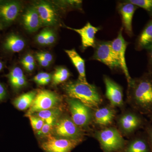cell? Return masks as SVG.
<instances>
[{
	"label": "cell",
	"instance_id": "6da1fadb",
	"mask_svg": "<svg viewBox=\"0 0 152 152\" xmlns=\"http://www.w3.org/2000/svg\"><path fill=\"white\" fill-rule=\"evenodd\" d=\"M127 101L133 110L140 113H152V74L145 73L132 79L128 84Z\"/></svg>",
	"mask_w": 152,
	"mask_h": 152
},
{
	"label": "cell",
	"instance_id": "7a4b0ae2",
	"mask_svg": "<svg viewBox=\"0 0 152 152\" xmlns=\"http://www.w3.org/2000/svg\"><path fill=\"white\" fill-rule=\"evenodd\" d=\"M64 89L69 98L80 101L94 110L99 108L102 102L96 87L89 83H84L79 80L69 82L64 86Z\"/></svg>",
	"mask_w": 152,
	"mask_h": 152
},
{
	"label": "cell",
	"instance_id": "3957f363",
	"mask_svg": "<svg viewBox=\"0 0 152 152\" xmlns=\"http://www.w3.org/2000/svg\"><path fill=\"white\" fill-rule=\"evenodd\" d=\"M94 137L103 152H119L126 143L119 131L114 127L104 128L97 131Z\"/></svg>",
	"mask_w": 152,
	"mask_h": 152
},
{
	"label": "cell",
	"instance_id": "277c9868",
	"mask_svg": "<svg viewBox=\"0 0 152 152\" xmlns=\"http://www.w3.org/2000/svg\"><path fill=\"white\" fill-rule=\"evenodd\" d=\"M147 122L142 114L134 110L124 112L117 119L118 130L126 136L132 135L136 131L144 129Z\"/></svg>",
	"mask_w": 152,
	"mask_h": 152
},
{
	"label": "cell",
	"instance_id": "5b68a950",
	"mask_svg": "<svg viewBox=\"0 0 152 152\" xmlns=\"http://www.w3.org/2000/svg\"><path fill=\"white\" fill-rule=\"evenodd\" d=\"M67 102L74 123L82 129L88 126L93 121L92 109L76 99L69 98Z\"/></svg>",
	"mask_w": 152,
	"mask_h": 152
},
{
	"label": "cell",
	"instance_id": "8992f818",
	"mask_svg": "<svg viewBox=\"0 0 152 152\" xmlns=\"http://www.w3.org/2000/svg\"><path fill=\"white\" fill-rule=\"evenodd\" d=\"M92 58L103 63L111 70L121 68L119 61L112 48L111 42H96Z\"/></svg>",
	"mask_w": 152,
	"mask_h": 152
},
{
	"label": "cell",
	"instance_id": "52a82bcc",
	"mask_svg": "<svg viewBox=\"0 0 152 152\" xmlns=\"http://www.w3.org/2000/svg\"><path fill=\"white\" fill-rule=\"evenodd\" d=\"M54 134L64 138L83 140L84 133L74 123L71 118L66 116L59 119L54 126Z\"/></svg>",
	"mask_w": 152,
	"mask_h": 152
},
{
	"label": "cell",
	"instance_id": "ba28073f",
	"mask_svg": "<svg viewBox=\"0 0 152 152\" xmlns=\"http://www.w3.org/2000/svg\"><path fill=\"white\" fill-rule=\"evenodd\" d=\"M59 102V98L55 93L48 90H40L25 116L28 117L38 112L55 108Z\"/></svg>",
	"mask_w": 152,
	"mask_h": 152
},
{
	"label": "cell",
	"instance_id": "9c48e42d",
	"mask_svg": "<svg viewBox=\"0 0 152 152\" xmlns=\"http://www.w3.org/2000/svg\"><path fill=\"white\" fill-rule=\"evenodd\" d=\"M83 140L57 137L50 135L41 143L40 147L45 152H71Z\"/></svg>",
	"mask_w": 152,
	"mask_h": 152
},
{
	"label": "cell",
	"instance_id": "30bf717a",
	"mask_svg": "<svg viewBox=\"0 0 152 152\" xmlns=\"http://www.w3.org/2000/svg\"><path fill=\"white\" fill-rule=\"evenodd\" d=\"M21 9L22 4L19 1H0V31L15 21Z\"/></svg>",
	"mask_w": 152,
	"mask_h": 152
},
{
	"label": "cell",
	"instance_id": "8fae6325",
	"mask_svg": "<svg viewBox=\"0 0 152 152\" xmlns=\"http://www.w3.org/2000/svg\"><path fill=\"white\" fill-rule=\"evenodd\" d=\"M123 28L120 29L117 38L111 42V44L113 50L119 61L121 69L124 72L128 83L129 84L132 80V78L129 73L125 57L126 50L129 43L125 40L123 37Z\"/></svg>",
	"mask_w": 152,
	"mask_h": 152
},
{
	"label": "cell",
	"instance_id": "7c38bea8",
	"mask_svg": "<svg viewBox=\"0 0 152 152\" xmlns=\"http://www.w3.org/2000/svg\"><path fill=\"white\" fill-rule=\"evenodd\" d=\"M34 6L39 14L42 26H53L58 23V14L50 3L40 1Z\"/></svg>",
	"mask_w": 152,
	"mask_h": 152
},
{
	"label": "cell",
	"instance_id": "4fadbf2b",
	"mask_svg": "<svg viewBox=\"0 0 152 152\" xmlns=\"http://www.w3.org/2000/svg\"><path fill=\"white\" fill-rule=\"evenodd\" d=\"M106 87V96L111 106L122 108L124 107V95L122 87L108 76H104Z\"/></svg>",
	"mask_w": 152,
	"mask_h": 152
},
{
	"label": "cell",
	"instance_id": "5bb4252c",
	"mask_svg": "<svg viewBox=\"0 0 152 152\" xmlns=\"http://www.w3.org/2000/svg\"><path fill=\"white\" fill-rule=\"evenodd\" d=\"M138 8L130 2L129 1H124L119 3L118 10L121 16L122 21L125 32L129 37L133 35L132 30V20L134 14Z\"/></svg>",
	"mask_w": 152,
	"mask_h": 152
},
{
	"label": "cell",
	"instance_id": "9a60e30c",
	"mask_svg": "<svg viewBox=\"0 0 152 152\" xmlns=\"http://www.w3.org/2000/svg\"><path fill=\"white\" fill-rule=\"evenodd\" d=\"M119 152H152V150L144 132L127 141L124 147Z\"/></svg>",
	"mask_w": 152,
	"mask_h": 152
},
{
	"label": "cell",
	"instance_id": "2e32d148",
	"mask_svg": "<svg viewBox=\"0 0 152 152\" xmlns=\"http://www.w3.org/2000/svg\"><path fill=\"white\" fill-rule=\"evenodd\" d=\"M116 114V112L112 106L99 107L93 111V121L97 126H107L113 122Z\"/></svg>",
	"mask_w": 152,
	"mask_h": 152
},
{
	"label": "cell",
	"instance_id": "e0dca14e",
	"mask_svg": "<svg viewBox=\"0 0 152 152\" xmlns=\"http://www.w3.org/2000/svg\"><path fill=\"white\" fill-rule=\"evenodd\" d=\"M66 28L75 31L80 35L81 38L82 48L83 50L89 47L94 46L96 43L95 35L101 29L100 28L94 26L90 23H87L81 28H73L69 27H66Z\"/></svg>",
	"mask_w": 152,
	"mask_h": 152
},
{
	"label": "cell",
	"instance_id": "ac0fdd59",
	"mask_svg": "<svg viewBox=\"0 0 152 152\" xmlns=\"http://www.w3.org/2000/svg\"><path fill=\"white\" fill-rule=\"evenodd\" d=\"M22 22L28 31H37L42 26L41 19L34 6L28 8L22 15Z\"/></svg>",
	"mask_w": 152,
	"mask_h": 152
},
{
	"label": "cell",
	"instance_id": "d6986e66",
	"mask_svg": "<svg viewBox=\"0 0 152 152\" xmlns=\"http://www.w3.org/2000/svg\"><path fill=\"white\" fill-rule=\"evenodd\" d=\"M25 45L23 38L15 33H11L6 37L3 42V48L9 53H16L23 50Z\"/></svg>",
	"mask_w": 152,
	"mask_h": 152
},
{
	"label": "cell",
	"instance_id": "ffe728a7",
	"mask_svg": "<svg viewBox=\"0 0 152 152\" xmlns=\"http://www.w3.org/2000/svg\"><path fill=\"white\" fill-rule=\"evenodd\" d=\"M65 51L78 72L79 80L84 83H88L87 81L86 78L85 60L79 55L75 49L65 50Z\"/></svg>",
	"mask_w": 152,
	"mask_h": 152
},
{
	"label": "cell",
	"instance_id": "44dd1931",
	"mask_svg": "<svg viewBox=\"0 0 152 152\" xmlns=\"http://www.w3.org/2000/svg\"><path fill=\"white\" fill-rule=\"evenodd\" d=\"M11 86L15 91H18L27 84L26 79L20 68L15 66L11 69L7 75Z\"/></svg>",
	"mask_w": 152,
	"mask_h": 152
},
{
	"label": "cell",
	"instance_id": "7402d4cb",
	"mask_svg": "<svg viewBox=\"0 0 152 152\" xmlns=\"http://www.w3.org/2000/svg\"><path fill=\"white\" fill-rule=\"evenodd\" d=\"M152 45V19L144 27L136 42V49L140 51L148 49Z\"/></svg>",
	"mask_w": 152,
	"mask_h": 152
},
{
	"label": "cell",
	"instance_id": "603a6c76",
	"mask_svg": "<svg viewBox=\"0 0 152 152\" xmlns=\"http://www.w3.org/2000/svg\"><path fill=\"white\" fill-rule=\"evenodd\" d=\"M37 94L35 91H31L23 94L14 100L13 104L20 110L29 109L31 106Z\"/></svg>",
	"mask_w": 152,
	"mask_h": 152
},
{
	"label": "cell",
	"instance_id": "cb8c5ba5",
	"mask_svg": "<svg viewBox=\"0 0 152 152\" xmlns=\"http://www.w3.org/2000/svg\"><path fill=\"white\" fill-rule=\"evenodd\" d=\"M61 114V111L60 109L53 108L38 112L33 115L40 118L44 120L45 122L56 124L58 121L57 119H59L58 118Z\"/></svg>",
	"mask_w": 152,
	"mask_h": 152
},
{
	"label": "cell",
	"instance_id": "d4e9b609",
	"mask_svg": "<svg viewBox=\"0 0 152 152\" xmlns=\"http://www.w3.org/2000/svg\"><path fill=\"white\" fill-rule=\"evenodd\" d=\"M70 75V73L66 68L64 67L58 68L52 77V83L54 85L59 84L66 81Z\"/></svg>",
	"mask_w": 152,
	"mask_h": 152
},
{
	"label": "cell",
	"instance_id": "484cf974",
	"mask_svg": "<svg viewBox=\"0 0 152 152\" xmlns=\"http://www.w3.org/2000/svg\"><path fill=\"white\" fill-rule=\"evenodd\" d=\"M129 1L139 7L143 9L152 18V0H129Z\"/></svg>",
	"mask_w": 152,
	"mask_h": 152
},
{
	"label": "cell",
	"instance_id": "4316f807",
	"mask_svg": "<svg viewBox=\"0 0 152 152\" xmlns=\"http://www.w3.org/2000/svg\"><path fill=\"white\" fill-rule=\"evenodd\" d=\"M28 117L29 119L32 127L36 132L40 130L45 124L44 120L34 115H31Z\"/></svg>",
	"mask_w": 152,
	"mask_h": 152
},
{
	"label": "cell",
	"instance_id": "83f0119b",
	"mask_svg": "<svg viewBox=\"0 0 152 152\" xmlns=\"http://www.w3.org/2000/svg\"><path fill=\"white\" fill-rule=\"evenodd\" d=\"M55 125L45 122L42 129L40 130L37 132V135L40 137H47L50 135H51V134L53 132Z\"/></svg>",
	"mask_w": 152,
	"mask_h": 152
},
{
	"label": "cell",
	"instance_id": "f1b7e54d",
	"mask_svg": "<svg viewBox=\"0 0 152 152\" xmlns=\"http://www.w3.org/2000/svg\"><path fill=\"white\" fill-rule=\"evenodd\" d=\"M144 129L152 150V124L151 123L147 121V123H146L144 126Z\"/></svg>",
	"mask_w": 152,
	"mask_h": 152
},
{
	"label": "cell",
	"instance_id": "f546056e",
	"mask_svg": "<svg viewBox=\"0 0 152 152\" xmlns=\"http://www.w3.org/2000/svg\"><path fill=\"white\" fill-rule=\"evenodd\" d=\"M55 41H56V36L54 33L51 30L47 29L45 45H52L55 42Z\"/></svg>",
	"mask_w": 152,
	"mask_h": 152
},
{
	"label": "cell",
	"instance_id": "4dcf8cb0",
	"mask_svg": "<svg viewBox=\"0 0 152 152\" xmlns=\"http://www.w3.org/2000/svg\"><path fill=\"white\" fill-rule=\"evenodd\" d=\"M47 29L43 30L36 37V40L38 44L41 45H45Z\"/></svg>",
	"mask_w": 152,
	"mask_h": 152
},
{
	"label": "cell",
	"instance_id": "1f68e13d",
	"mask_svg": "<svg viewBox=\"0 0 152 152\" xmlns=\"http://www.w3.org/2000/svg\"><path fill=\"white\" fill-rule=\"evenodd\" d=\"M52 77L51 75L50 74L48 73L47 72H40L38 74L34 77L33 80L35 83L39 84L43 80L47 78Z\"/></svg>",
	"mask_w": 152,
	"mask_h": 152
},
{
	"label": "cell",
	"instance_id": "d6a6232c",
	"mask_svg": "<svg viewBox=\"0 0 152 152\" xmlns=\"http://www.w3.org/2000/svg\"><path fill=\"white\" fill-rule=\"evenodd\" d=\"M21 64L24 66L28 64H35V62L32 55L28 54L22 59Z\"/></svg>",
	"mask_w": 152,
	"mask_h": 152
},
{
	"label": "cell",
	"instance_id": "836d02e7",
	"mask_svg": "<svg viewBox=\"0 0 152 152\" xmlns=\"http://www.w3.org/2000/svg\"><path fill=\"white\" fill-rule=\"evenodd\" d=\"M7 96V91L5 85L0 82V102L4 100Z\"/></svg>",
	"mask_w": 152,
	"mask_h": 152
},
{
	"label": "cell",
	"instance_id": "e575fe53",
	"mask_svg": "<svg viewBox=\"0 0 152 152\" xmlns=\"http://www.w3.org/2000/svg\"><path fill=\"white\" fill-rule=\"evenodd\" d=\"M38 55H39L41 57L48 62L50 64H51L53 60V56L50 53L45 52H40L37 53Z\"/></svg>",
	"mask_w": 152,
	"mask_h": 152
},
{
	"label": "cell",
	"instance_id": "d590c367",
	"mask_svg": "<svg viewBox=\"0 0 152 152\" xmlns=\"http://www.w3.org/2000/svg\"><path fill=\"white\" fill-rule=\"evenodd\" d=\"M36 59L37 60L38 62H39L40 65H41L42 66L44 67H47L50 64L48 62L44 59L42 57L38 55L37 53L36 54Z\"/></svg>",
	"mask_w": 152,
	"mask_h": 152
},
{
	"label": "cell",
	"instance_id": "8d00e7d4",
	"mask_svg": "<svg viewBox=\"0 0 152 152\" xmlns=\"http://www.w3.org/2000/svg\"><path fill=\"white\" fill-rule=\"evenodd\" d=\"M146 50L148 51V55L149 63L150 68H151L149 72L152 74V45Z\"/></svg>",
	"mask_w": 152,
	"mask_h": 152
},
{
	"label": "cell",
	"instance_id": "74e56055",
	"mask_svg": "<svg viewBox=\"0 0 152 152\" xmlns=\"http://www.w3.org/2000/svg\"><path fill=\"white\" fill-rule=\"evenodd\" d=\"M26 70L31 72L34 70L35 67V64H28L23 66Z\"/></svg>",
	"mask_w": 152,
	"mask_h": 152
},
{
	"label": "cell",
	"instance_id": "f35d334b",
	"mask_svg": "<svg viewBox=\"0 0 152 152\" xmlns=\"http://www.w3.org/2000/svg\"><path fill=\"white\" fill-rule=\"evenodd\" d=\"M52 80V77H50L47 78L43 80L41 82L39 85H46L48 84L50 82V81Z\"/></svg>",
	"mask_w": 152,
	"mask_h": 152
},
{
	"label": "cell",
	"instance_id": "ab89813d",
	"mask_svg": "<svg viewBox=\"0 0 152 152\" xmlns=\"http://www.w3.org/2000/svg\"><path fill=\"white\" fill-rule=\"evenodd\" d=\"M4 68V64L1 61H0V72H1Z\"/></svg>",
	"mask_w": 152,
	"mask_h": 152
},
{
	"label": "cell",
	"instance_id": "60d3db41",
	"mask_svg": "<svg viewBox=\"0 0 152 152\" xmlns=\"http://www.w3.org/2000/svg\"><path fill=\"white\" fill-rule=\"evenodd\" d=\"M148 116L149 118L151 120V123L152 124V115H149Z\"/></svg>",
	"mask_w": 152,
	"mask_h": 152
},
{
	"label": "cell",
	"instance_id": "b9f144b4",
	"mask_svg": "<svg viewBox=\"0 0 152 152\" xmlns=\"http://www.w3.org/2000/svg\"><path fill=\"white\" fill-rule=\"evenodd\" d=\"M152 115V113L151 114V115Z\"/></svg>",
	"mask_w": 152,
	"mask_h": 152
}]
</instances>
